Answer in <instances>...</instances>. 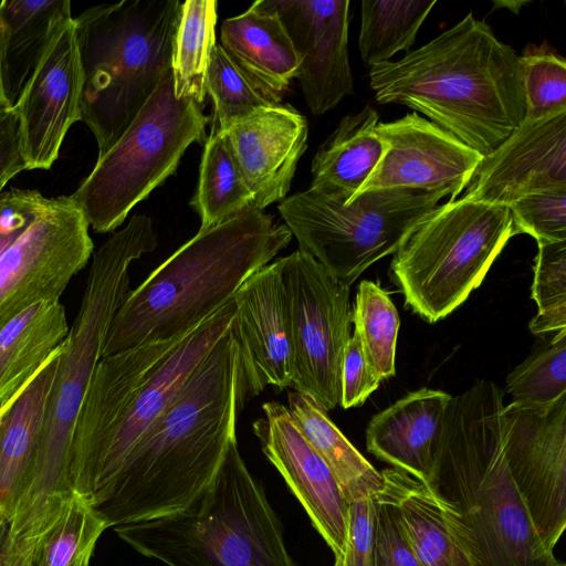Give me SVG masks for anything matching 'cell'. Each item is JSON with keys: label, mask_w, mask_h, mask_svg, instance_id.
<instances>
[{"label": "cell", "mask_w": 566, "mask_h": 566, "mask_svg": "<svg viewBox=\"0 0 566 566\" xmlns=\"http://www.w3.org/2000/svg\"><path fill=\"white\" fill-rule=\"evenodd\" d=\"M157 245L151 219L133 216L93 252L80 310L61 345L38 449L6 517L2 548L27 563L75 493L70 475L76 419L112 322L129 290V266Z\"/></svg>", "instance_id": "cell-1"}, {"label": "cell", "mask_w": 566, "mask_h": 566, "mask_svg": "<svg viewBox=\"0 0 566 566\" xmlns=\"http://www.w3.org/2000/svg\"><path fill=\"white\" fill-rule=\"evenodd\" d=\"M247 397L229 327L94 506L108 527L172 514L199 496L237 441L238 412Z\"/></svg>", "instance_id": "cell-2"}, {"label": "cell", "mask_w": 566, "mask_h": 566, "mask_svg": "<svg viewBox=\"0 0 566 566\" xmlns=\"http://www.w3.org/2000/svg\"><path fill=\"white\" fill-rule=\"evenodd\" d=\"M504 406L484 379L452 397L423 483L471 566H566L542 542L509 471Z\"/></svg>", "instance_id": "cell-3"}, {"label": "cell", "mask_w": 566, "mask_h": 566, "mask_svg": "<svg viewBox=\"0 0 566 566\" xmlns=\"http://www.w3.org/2000/svg\"><path fill=\"white\" fill-rule=\"evenodd\" d=\"M379 104L423 114L485 156L525 119L520 60L472 13L396 61L370 67Z\"/></svg>", "instance_id": "cell-4"}, {"label": "cell", "mask_w": 566, "mask_h": 566, "mask_svg": "<svg viewBox=\"0 0 566 566\" xmlns=\"http://www.w3.org/2000/svg\"><path fill=\"white\" fill-rule=\"evenodd\" d=\"M291 239L285 224L254 207L200 228L128 292L112 322L102 357L192 331Z\"/></svg>", "instance_id": "cell-5"}, {"label": "cell", "mask_w": 566, "mask_h": 566, "mask_svg": "<svg viewBox=\"0 0 566 566\" xmlns=\"http://www.w3.org/2000/svg\"><path fill=\"white\" fill-rule=\"evenodd\" d=\"M114 530L135 551L167 566H295L281 522L237 441L186 509Z\"/></svg>", "instance_id": "cell-6"}, {"label": "cell", "mask_w": 566, "mask_h": 566, "mask_svg": "<svg viewBox=\"0 0 566 566\" xmlns=\"http://www.w3.org/2000/svg\"><path fill=\"white\" fill-rule=\"evenodd\" d=\"M179 0H123L74 18L83 71L82 120L103 156L171 67Z\"/></svg>", "instance_id": "cell-7"}, {"label": "cell", "mask_w": 566, "mask_h": 566, "mask_svg": "<svg viewBox=\"0 0 566 566\" xmlns=\"http://www.w3.org/2000/svg\"><path fill=\"white\" fill-rule=\"evenodd\" d=\"M516 235L509 207L461 199L438 205L405 237L390 273L405 304L429 323L460 306Z\"/></svg>", "instance_id": "cell-8"}, {"label": "cell", "mask_w": 566, "mask_h": 566, "mask_svg": "<svg viewBox=\"0 0 566 566\" xmlns=\"http://www.w3.org/2000/svg\"><path fill=\"white\" fill-rule=\"evenodd\" d=\"M210 117L177 98L171 67L120 138L70 196L97 233L116 230L129 211L175 174L186 149L207 140Z\"/></svg>", "instance_id": "cell-9"}, {"label": "cell", "mask_w": 566, "mask_h": 566, "mask_svg": "<svg viewBox=\"0 0 566 566\" xmlns=\"http://www.w3.org/2000/svg\"><path fill=\"white\" fill-rule=\"evenodd\" d=\"M443 197L413 189H379L344 202L312 187L284 199L277 210L310 254L349 286L371 264L392 254Z\"/></svg>", "instance_id": "cell-10"}, {"label": "cell", "mask_w": 566, "mask_h": 566, "mask_svg": "<svg viewBox=\"0 0 566 566\" xmlns=\"http://www.w3.org/2000/svg\"><path fill=\"white\" fill-rule=\"evenodd\" d=\"M277 262L293 350L291 387L332 410L340 401L343 359L350 338L349 286L301 250Z\"/></svg>", "instance_id": "cell-11"}, {"label": "cell", "mask_w": 566, "mask_h": 566, "mask_svg": "<svg viewBox=\"0 0 566 566\" xmlns=\"http://www.w3.org/2000/svg\"><path fill=\"white\" fill-rule=\"evenodd\" d=\"M88 222L70 196L50 197L0 258V332L39 302L60 300L94 252Z\"/></svg>", "instance_id": "cell-12"}, {"label": "cell", "mask_w": 566, "mask_h": 566, "mask_svg": "<svg viewBox=\"0 0 566 566\" xmlns=\"http://www.w3.org/2000/svg\"><path fill=\"white\" fill-rule=\"evenodd\" d=\"M232 297L201 322L160 364L106 436L72 475V486L93 506L107 493L125 460L172 402L188 378L230 327Z\"/></svg>", "instance_id": "cell-13"}, {"label": "cell", "mask_w": 566, "mask_h": 566, "mask_svg": "<svg viewBox=\"0 0 566 566\" xmlns=\"http://www.w3.org/2000/svg\"><path fill=\"white\" fill-rule=\"evenodd\" d=\"M511 476L542 542L553 551L566 527V395L545 405L512 401L502 411Z\"/></svg>", "instance_id": "cell-14"}, {"label": "cell", "mask_w": 566, "mask_h": 566, "mask_svg": "<svg viewBox=\"0 0 566 566\" xmlns=\"http://www.w3.org/2000/svg\"><path fill=\"white\" fill-rule=\"evenodd\" d=\"M83 71L74 18L52 36L13 108L27 170L52 167L71 126L82 120Z\"/></svg>", "instance_id": "cell-15"}, {"label": "cell", "mask_w": 566, "mask_h": 566, "mask_svg": "<svg viewBox=\"0 0 566 566\" xmlns=\"http://www.w3.org/2000/svg\"><path fill=\"white\" fill-rule=\"evenodd\" d=\"M377 132L385 151L357 193L413 189L449 196L452 201L468 186L483 157L416 112L379 122Z\"/></svg>", "instance_id": "cell-16"}, {"label": "cell", "mask_w": 566, "mask_h": 566, "mask_svg": "<svg viewBox=\"0 0 566 566\" xmlns=\"http://www.w3.org/2000/svg\"><path fill=\"white\" fill-rule=\"evenodd\" d=\"M298 57L296 77L314 115L354 92L348 60V0H266Z\"/></svg>", "instance_id": "cell-17"}, {"label": "cell", "mask_w": 566, "mask_h": 566, "mask_svg": "<svg viewBox=\"0 0 566 566\" xmlns=\"http://www.w3.org/2000/svg\"><path fill=\"white\" fill-rule=\"evenodd\" d=\"M262 410L263 417L252 428L264 455L281 473L335 557L343 556L349 504L336 478L298 431L285 405L268 401Z\"/></svg>", "instance_id": "cell-18"}, {"label": "cell", "mask_w": 566, "mask_h": 566, "mask_svg": "<svg viewBox=\"0 0 566 566\" xmlns=\"http://www.w3.org/2000/svg\"><path fill=\"white\" fill-rule=\"evenodd\" d=\"M230 329L239 349L247 396L266 387H291L293 350L286 301L276 261L252 274L235 292Z\"/></svg>", "instance_id": "cell-19"}, {"label": "cell", "mask_w": 566, "mask_h": 566, "mask_svg": "<svg viewBox=\"0 0 566 566\" xmlns=\"http://www.w3.org/2000/svg\"><path fill=\"white\" fill-rule=\"evenodd\" d=\"M464 196L509 207L517 199L566 188V112L527 120L482 157Z\"/></svg>", "instance_id": "cell-20"}, {"label": "cell", "mask_w": 566, "mask_h": 566, "mask_svg": "<svg viewBox=\"0 0 566 566\" xmlns=\"http://www.w3.org/2000/svg\"><path fill=\"white\" fill-rule=\"evenodd\" d=\"M224 132L252 193V206L263 210L285 198L307 147L306 118L290 104L277 103L233 123Z\"/></svg>", "instance_id": "cell-21"}, {"label": "cell", "mask_w": 566, "mask_h": 566, "mask_svg": "<svg viewBox=\"0 0 566 566\" xmlns=\"http://www.w3.org/2000/svg\"><path fill=\"white\" fill-rule=\"evenodd\" d=\"M192 331L101 358L74 427L70 453L71 482L73 473L99 444L139 388Z\"/></svg>", "instance_id": "cell-22"}, {"label": "cell", "mask_w": 566, "mask_h": 566, "mask_svg": "<svg viewBox=\"0 0 566 566\" xmlns=\"http://www.w3.org/2000/svg\"><path fill=\"white\" fill-rule=\"evenodd\" d=\"M452 396L422 388L376 413L366 429L367 450L376 458L426 482Z\"/></svg>", "instance_id": "cell-23"}, {"label": "cell", "mask_w": 566, "mask_h": 566, "mask_svg": "<svg viewBox=\"0 0 566 566\" xmlns=\"http://www.w3.org/2000/svg\"><path fill=\"white\" fill-rule=\"evenodd\" d=\"M221 48L229 59L272 103H280L296 77L298 57L276 12L258 0L221 25Z\"/></svg>", "instance_id": "cell-24"}, {"label": "cell", "mask_w": 566, "mask_h": 566, "mask_svg": "<svg viewBox=\"0 0 566 566\" xmlns=\"http://www.w3.org/2000/svg\"><path fill=\"white\" fill-rule=\"evenodd\" d=\"M71 18L69 0L0 2V71L9 106L17 103L54 33Z\"/></svg>", "instance_id": "cell-25"}, {"label": "cell", "mask_w": 566, "mask_h": 566, "mask_svg": "<svg viewBox=\"0 0 566 566\" xmlns=\"http://www.w3.org/2000/svg\"><path fill=\"white\" fill-rule=\"evenodd\" d=\"M378 123L379 115L369 105L342 118L313 158L311 187L337 200L349 201L384 155Z\"/></svg>", "instance_id": "cell-26"}, {"label": "cell", "mask_w": 566, "mask_h": 566, "mask_svg": "<svg viewBox=\"0 0 566 566\" xmlns=\"http://www.w3.org/2000/svg\"><path fill=\"white\" fill-rule=\"evenodd\" d=\"M60 352L61 346L28 384L0 407V516L4 520L38 449Z\"/></svg>", "instance_id": "cell-27"}, {"label": "cell", "mask_w": 566, "mask_h": 566, "mask_svg": "<svg viewBox=\"0 0 566 566\" xmlns=\"http://www.w3.org/2000/svg\"><path fill=\"white\" fill-rule=\"evenodd\" d=\"M64 305L48 300L31 306L0 332V407L39 371L69 334Z\"/></svg>", "instance_id": "cell-28"}, {"label": "cell", "mask_w": 566, "mask_h": 566, "mask_svg": "<svg viewBox=\"0 0 566 566\" xmlns=\"http://www.w3.org/2000/svg\"><path fill=\"white\" fill-rule=\"evenodd\" d=\"M286 407L298 431L333 472L348 504L374 497L382 489L381 473L347 440L315 399L292 390Z\"/></svg>", "instance_id": "cell-29"}, {"label": "cell", "mask_w": 566, "mask_h": 566, "mask_svg": "<svg viewBox=\"0 0 566 566\" xmlns=\"http://www.w3.org/2000/svg\"><path fill=\"white\" fill-rule=\"evenodd\" d=\"M382 489L395 502L406 534L421 566H471L451 536L427 485L392 468L380 472Z\"/></svg>", "instance_id": "cell-30"}, {"label": "cell", "mask_w": 566, "mask_h": 566, "mask_svg": "<svg viewBox=\"0 0 566 566\" xmlns=\"http://www.w3.org/2000/svg\"><path fill=\"white\" fill-rule=\"evenodd\" d=\"M253 197L224 130L211 126L199 168L197 190L190 206L200 228L214 226L253 207Z\"/></svg>", "instance_id": "cell-31"}, {"label": "cell", "mask_w": 566, "mask_h": 566, "mask_svg": "<svg viewBox=\"0 0 566 566\" xmlns=\"http://www.w3.org/2000/svg\"><path fill=\"white\" fill-rule=\"evenodd\" d=\"M218 2L188 0L181 2L175 33L171 72L177 98L193 99L202 105L206 81L216 42Z\"/></svg>", "instance_id": "cell-32"}, {"label": "cell", "mask_w": 566, "mask_h": 566, "mask_svg": "<svg viewBox=\"0 0 566 566\" xmlns=\"http://www.w3.org/2000/svg\"><path fill=\"white\" fill-rule=\"evenodd\" d=\"M434 4V0H363L358 48L364 62L371 67L409 51Z\"/></svg>", "instance_id": "cell-33"}, {"label": "cell", "mask_w": 566, "mask_h": 566, "mask_svg": "<svg viewBox=\"0 0 566 566\" xmlns=\"http://www.w3.org/2000/svg\"><path fill=\"white\" fill-rule=\"evenodd\" d=\"M369 368L380 380L395 376L399 316L389 294L377 283L358 285L352 315Z\"/></svg>", "instance_id": "cell-34"}, {"label": "cell", "mask_w": 566, "mask_h": 566, "mask_svg": "<svg viewBox=\"0 0 566 566\" xmlns=\"http://www.w3.org/2000/svg\"><path fill=\"white\" fill-rule=\"evenodd\" d=\"M108 525L95 507L74 493L38 544L30 566H90L95 545Z\"/></svg>", "instance_id": "cell-35"}, {"label": "cell", "mask_w": 566, "mask_h": 566, "mask_svg": "<svg viewBox=\"0 0 566 566\" xmlns=\"http://www.w3.org/2000/svg\"><path fill=\"white\" fill-rule=\"evenodd\" d=\"M526 103L525 119L566 112V60L546 43L527 44L518 56Z\"/></svg>", "instance_id": "cell-36"}, {"label": "cell", "mask_w": 566, "mask_h": 566, "mask_svg": "<svg viewBox=\"0 0 566 566\" xmlns=\"http://www.w3.org/2000/svg\"><path fill=\"white\" fill-rule=\"evenodd\" d=\"M206 92L213 103L211 126L226 130L233 123L273 105L216 44L207 72Z\"/></svg>", "instance_id": "cell-37"}, {"label": "cell", "mask_w": 566, "mask_h": 566, "mask_svg": "<svg viewBox=\"0 0 566 566\" xmlns=\"http://www.w3.org/2000/svg\"><path fill=\"white\" fill-rule=\"evenodd\" d=\"M506 391L512 401L526 405H545L566 395V329L507 376Z\"/></svg>", "instance_id": "cell-38"}, {"label": "cell", "mask_w": 566, "mask_h": 566, "mask_svg": "<svg viewBox=\"0 0 566 566\" xmlns=\"http://www.w3.org/2000/svg\"><path fill=\"white\" fill-rule=\"evenodd\" d=\"M537 247L531 296L537 313L530 329L542 335L566 329V240L539 241Z\"/></svg>", "instance_id": "cell-39"}, {"label": "cell", "mask_w": 566, "mask_h": 566, "mask_svg": "<svg viewBox=\"0 0 566 566\" xmlns=\"http://www.w3.org/2000/svg\"><path fill=\"white\" fill-rule=\"evenodd\" d=\"M516 234L539 241L566 240V188L524 196L509 206Z\"/></svg>", "instance_id": "cell-40"}, {"label": "cell", "mask_w": 566, "mask_h": 566, "mask_svg": "<svg viewBox=\"0 0 566 566\" xmlns=\"http://www.w3.org/2000/svg\"><path fill=\"white\" fill-rule=\"evenodd\" d=\"M374 566H421L406 534L399 511L381 489L375 496Z\"/></svg>", "instance_id": "cell-41"}, {"label": "cell", "mask_w": 566, "mask_h": 566, "mask_svg": "<svg viewBox=\"0 0 566 566\" xmlns=\"http://www.w3.org/2000/svg\"><path fill=\"white\" fill-rule=\"evenodd\" d=\"M46 199L33 189L10 188L0 192V258L35 220Z\"/></svg>", "instance_id": "cell-42"}, {"label": "cell", "mask_w": 566, "mask_h": 566, "mask_svg": "<svg viewBox=\"0 0 566 566\" xmlns=\"http://www.w3.org/2000/svg\"><path fill=\"white\" fill-rule=\"evenodd\" d=\"M375 524L374 497L349 503L347 542L342 566H374Z\"/></svg>", "instance_id": "cell-43"}, {"label": "cell", "mask_w": 566, "mask_h": 566, "mask_svg": "<svg viewBox=\"0 0 566 566\" xmlns=\"http://www.w3.org/2000/svg\"><path fill=\"white\" fill-rule=\"evenodd\" d=\"M380 381L369 368L360 342L354 334L344 353L339 405L345 409L363 405Z\"/></svg>", "instance_id": "cell-44"}, {"label": "cell", "mask_w": 566, "mask_h": 566, "mask_svg": "<svg viewBox=\"0 0 566 566\" xmlns=\"http://www.w3.org/2000/svg\"><path fill=\"white\" fill-rule=\"evenodd\" d=\"M25 169L18 115L12 106H0V181H9Z\"/></svg>", "instance_id": "cell-45"}, {"label": "cell", "mask_w": 566, "mask_h": 566, "mask_svg": "<svg viewBox=\"0 0 566 566\" xmlns=\"http://www.w3.org/2000/svg\"><path fill=\"white\" fill-rule=\"evenodd\" d=\"M526 3H527L526 1H513V2L512 1H505V2L500 1L494 4L506 7V9H510L511 11H514L515 13H517L518 10L521 9V7H523Z\"/></svg>", "instance_id": "cell-46"}, {"label": "cell", "mask_w": 566, "mask_h": 566, "mask_svg": "<svg viewBox=\"0 0 566 566\" xmlns=\"http://www.w3.org/2000/svg\"><path fill=\"white\" fill-rule=\"evenodd\" d=\"M4 105H8V104H7L4 94H3L2 81H1V71H0V106H4Z\"/></svg>", "instance_id": "cell-47"}, {"label": "cell", "mask_w": 566, "mask_h": 566, "mask_svg": "<svg viewBox=\"0 0 566 566\" xmlns=\"http://www.w3.org/2000/svg\"><path fill=\"white\" fill-rule=\"evenodd\" d=\"M6 526V520L4 517L0 516V534L3 532Z\"/></svg>", "instance_id": "cell-48"}, {"label": "cell", "mask_w": 566, "mask_h": 566, "mask_svg": "<svg viewBox=\"0 0 566 566\" xmlns=\"http://www.w3.org/2000/svg\"><path fill=\"white\" fill-rule=\"evenodd\" d=\"M334 566H342V556L336 557Z\"/></svg>", "instance_id": "cell-49"}, {"label": "cell", "mask_w": 566, "mask_h": 566, "mask_svg": "<svg viewBox=\"0 0 566 566\" xmlns=\"http://www.w3.org/2000/svg\"><path fill=\"white\" fill-rule=\"evenodd\" d=\"M9 181L4 180V181H0V192L2 191V189L4 188V186L8 184Z\"/></svg>", "instance_id": "cell-50"}, {"label": "cell", "mask_w": 566, "mask_h": 566, "mask_svg": "<svg viewBox=\"0 0 566 566\" xmlns=\"http://www.w3.org/2000/svg\"><path fill=\"white\" fill-rule=\"evenodd\" d=\"M0 566H6L1 555H0Z\"/></svg>", "instance_id": "cell-51"}]
</instances>
